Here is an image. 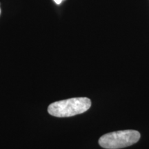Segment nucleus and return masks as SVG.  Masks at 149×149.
I'll return each mask as SVG.
<instances>
[{
	"label": "nucleus",
	"instance_id": "nucleus-1",
	"mask_svg": "<svg viewBox=\"0 0 149 149\" xmlns=\"http://www.w3.org/2000/svg\"><path fill=\"white\" fill-rule=\"evenodd\" d=\"M91 107V101L87 97H74L55 102L48 106L50 115L57 117H68L81 114Z\"/></svg>",
	"mask_w": 149,
	"mask_h": 149
},
{
	"label": "nucleus",
	"instance_id": "nucleus-2",
	"mask_svg": "<svg viewBox=\"0 0 149 149\" xmlns=\"http://www.w3.org/2000/svg\"><path fill=\"white\" fill-rule=\"evenodd\" d=\"M140 137V133L137 130H119L102 135L99 139V144L107 149L122 148L137 143Z\"/></svg>",
	"mask_w": 149,
	"mask_h": 149
},
{
	"label": "nucleus",
	"instance_id": "nucleus-3",
	"mask_svg": "<svg viewBox=\"0 0 149 149\" xmlns=\"http://www.w3.org/2000/svg\"><path fill=\"white\" fill-rule=\"evenodd\" d=\"M62 1H64V0H54V1H55L57 4H60V3L62 2Z\"/></svg>",
	"mask_w": 149,
	"mask_h": 149
},
{
	"label": "nucleus",
	"instance_id": "nucleus-4",
	"mask_svg": "<svg viewBox=\"0 0 149 149\" xmlns=\"http://www.w3.org/2000/svg\"><path fill=\"white\" fill-rule=\"evenodd\" d=\"M0 14H1V9H0Z\"/></svg>",
	"mask_w": 149,
	"mask_h": 149
}]
</instances>
